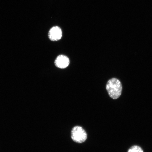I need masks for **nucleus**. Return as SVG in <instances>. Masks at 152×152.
<instances>
[{
  "label": "nucleus",
  "mask_w": 152,
  "mask_h": 152,
  "mask_svg": "<svg viewBox=\"0 0 152 152\" xmlns=\"http://www.w3.org/2000/svg\"><path fill=\"white\" fill-rule=\"evenodd\" d=\"M106 89L110 97L113 99H117L121 96L122 85L118 79L114 78L108 81L106 85Z\"/></svg>",
  "instance_id": "f257e3e1"
},
{
  "label": "nucleus",
  "mask_w": 152,
  "mask_h": 152,
  "mask_svg": "<svg viewBox=\"0 0 152 152\" xmlns=\"http://www.w3.org/2000/svg\"><path fill=\"white\" fill-rule=\"evenodd\" d=\"M87 133L82 127L77 126L74 127L71 131V138L77 143H82L86 140Z\"/></svg>",
  "instance_id": "f03ea898"
},
{
  "label": "nucleus",
  "mask_w": 152,
  "mask_h": 152,
  "mask_svg": "<svg viewBox=\"0 0 152 152\" xmlns=\"http://www.w3.org/2000/svg\"><path fill=\"white\" fill-rule=\"evenodd\" d=\"M48 37L51 41H56L59 40L62 37L61 28L58 26H53L49 31Z\"/></svg>",
  "instance_id": "7ed1b4c3"
},
{
  "label": "nucleus",
  "mask_w": 152,
  "mask_h": 152,
  "mask_svg": "<svg viewBox=\"0 0 152 152\" xmlns=\"http://www.w3.org/2000/svg\"><path fill=\"white\" fill-rule=\"evenodd\" d=\"M70 63L69 58L64 55H61L57 57L55 61V65L57 67L64 69L69 65Z\"/></svg>",
  "instance_id": "20e7f679"
},
{
  "label": "nucleus",
  "mask_w": 152,
  "mask_h": 152,
  "mask_svg": "<svg viewBox=\"0 0 152 152\" xmlns=\"http://www.w3.org/2000/svg\"><path fill=\"white\" fill-rule=\"evenodd\" d=\"M128 152H144L141 147L137 145H134L131 147Z\"/></svg>",
  "instance_id": "39448f33"
}]
</instances>
